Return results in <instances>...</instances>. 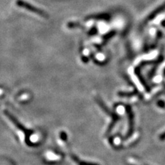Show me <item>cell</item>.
<instances>
[{"mask_svg":"<svg viewBox=\"0 0 165 165\" xmlns=\"http://www.w3.org/2000/svg\"><path fill=\"white\" fill-rule=\"evenodd\" d=\"M79 165H98V164L90 163V162H79Z\"/></svg>","mask_w":165,"mask_h":165,"instance_id":"1","label":"cell"},{"mask_svg":"<svg viewBox=\"0 0 165 165\" xmlns=\"http://www.w3.org/2000/svg\"><path fill=\"white\" fill-rule=\"evenodd\" d=\"M165 138V133L164 134H162L161 136H160V139H161V140H163V139Z\"/></svg>","mask_w":165,"mask_h":165,"instance_id":"2","label":"cell"}]
</instances>
